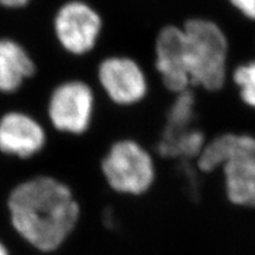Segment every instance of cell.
<instances>
[{
  "label": "cell",
  "mask_w": 255,
  "mask_h": 255,
  "mask_svg": "<svg viewBox=\"0 0 255 255\" xmlns=\"http://www.w3.org/2000/svg\"><path fill=\"white\" fill-rule=\"evenodd\" d=\"M152 83H159L170 95L193 89L182 25L165 24L156 33L152 47Z\"/></svg>",
  "instance_id": "5"
},
{
  "label": "cell",
  "mask_w": 255,
  "mask_h": 255,
  "mask_svg": "<svg viewBox=\"0 0 255 255\" xmlns=\"http://www.w3.org/2000/svg\"><path fill=\"white\" fill-rule=\"evenodd\" d=\"M94 92L88 84L71 82L60 85L50 102V119L57 129L81 133L88 129L94 111Z\"/></svg>",
  "instance_id": "8"
},
{
  "label": "cell",
  "mask_w": 255,
  "mask_h": 255,
  "mask_svg": "<svg viewBox=\"0 0 255 255\" xmlns=\"http://www.w3.org/2000/svg\"><path fill=\"white\" fill-rule=\"evenodd\" d=\"M235 13L242 19L255 24V0H226Z\"/></svg>",
  "instance_id": "12"
},
{
  "label": "cell",
  "mask_w": 255,
  "mask_h": 255,
  "mask_svg": "<svg viewBox=\"0 0 255 255\" xmlns=\"http://www.w3.org/2000/svg\"><path fill=\"white\" fill-rule=\"evenodd\" d=\"M229 83L234 87L241 104L255 111V58L233 65L229 71Z\"/></svg>",
  "instance_id": "11"
},
{
  "label": "cell",
  "mask_w": 255,
  "mask_h": 255,
  "mask_svg": "<svg viewBox=\"0 0 255 255\" xmlns=\"http://www.w3.org/2000/svg\"><path fill=\"white\" fill-rule=\"evenodd\" d=\"M33 72L34 64L23 47L12 40H0V90H15Z\"/></svg>",
  "instance_id": "10"
},
{
  "label": "cell",
  "mask_w": 255,
  "mask_h": 255,
  "mask_svg": "<svg viewBox=\"0 0 255 255\" xmlns=\"http://www.w3.org/2000/svg\"><path fill=\"white\" fill-rule=\"evenodd\" d=\"M103 20L97 11L82 1H72L60 8L56 18V32L66 50L83 55L97 43Z\"/></svg>",
  "instance_id": "7"
},
{
  "label": "cell",
  "mask_w": 255,
  "mask_h": 255,
  "mask_svg": "<svg viewBox=\"0 0 255 255\" xmlns=\"http://www.w3.org/2000/svg\"><path fill=\"white\" fill-rule=\"evenodd\" d=\"M187 40L191 88L219 92L229 83L231 41L218 21L206 17L188 18L182 24Z\"/></svg>",
  "instance_id": "3"
},
{
  "label": "cell",
  "mask_w": 255,
  "mask_h": 255,
  "mask_svg": "<svg viewBox=\"0 0 255 255\" xmlns=\"http://www.w3.org/2000/svg\"><path fill=\"white\" fill-rule=\"evenodd\" d=\"M14 227L41 251H52L71 232L78 218V205L64 184L38 177L19 186L9 197Z\"/></svg>",
  "instance_id": "1"
},
{
  "label": "cell",
  "mask_w": 255,
  "mask_h": 255,
  "mask_svg": "<svg viewBox=\"0 0 255 255\" xmlns=\"http://www.w3.org/2000/svg\"><path fill=\"white\" fill-rule=\"evenodd\" d=\"M102 170L115 191L142 196L150 191L157 180V161L148 146L132 138L115 142L108 151Z\"/></svg>",
  "instance_id": "4"
},
{
  "label": "cell",
  "mask_w": 255,
  "mask_h": 255,
  "mask_svg": "<svg viewBox=\"0 0 255 255\" xmlns=\"http://www.w3.org/2000/svg\"><path fill=\"white\" fill-rule=\"evenodd\" d=\"M28 0H0V4L4 6H8V7H19L27 4Z\"/></svg>",
  "instance_id": "13"
},
{
  "label": "cell",
  "mask_w": 255,
  "mask_h": 255,
  "mask_svg": "<svg viewBox=\"0 0 255 255\" xmlns=\"http://www.w3.org/2000/svg\"><path fill=\"white\" fill-rule=\"evenodd\" d=\"M44 142L43 129L26 115L11 113L0 121V149L4 152L28 157L39 151Z\"/></svg>",
  "instance_id": "9"
},
{
  "label": "cell",
  "mask_w": 255,
  "mask_h": 255,
  "mask_svg": "<svg viewBox=\"0 0 255 255\" xmlns=\"http://www.w3.org/2000/svg\"><path fill=\"white\" fill-rule=\"evenodd\" d=\"M201 174H221L226 199L233 207L255 209V135L223 131L209 137L195 159Z\"/></svg>",
  "instance_id": "2"
},
{
  "label": "cell",
  "mask_w": 255,
  "mask_h": 255,
  "mask_svg": "<svg viewBox=\"0 0 255 255\" xmlns=\"http://www.w3.org/2000/svg\"><path fill=\"white\" fill-rule=\"evenodd\" d=\"M0 255H7V252H6V250L1 244H0Z\"/></svg>",
  "instance_id": "14"
},
{
  "label": "cell",
  "mask_w": 255,
  "mask_h": 255,
  "mask_svg": "<svg viewBox=\"0 0 255 255\" xmlns=\"http://www.w3.org/2000/svg\"><path fill=\"white\" fill-rule=\"evenodd\" d=\"M98 81L109 100L120 107H137L151 90L144 66L132 56H110L98 66Z\"/></svg>",
  "instance_id": "6"
}]
</instances>
